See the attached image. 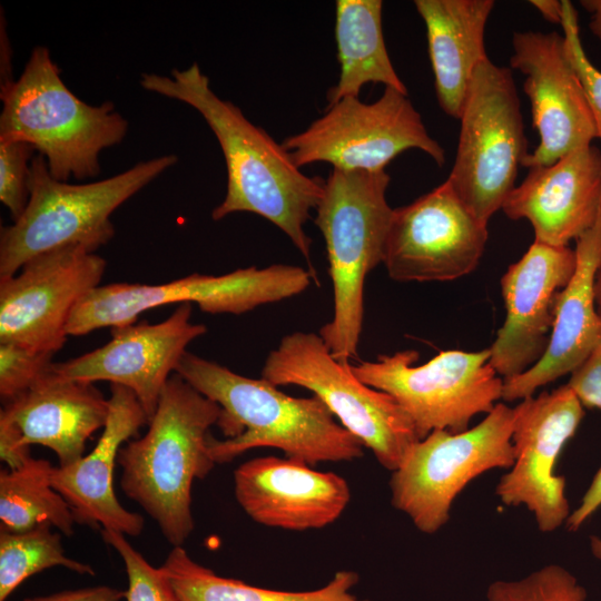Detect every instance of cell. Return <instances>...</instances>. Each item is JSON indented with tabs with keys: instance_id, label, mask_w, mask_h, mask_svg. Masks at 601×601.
Here are the masks:
<instances>
[{
	"instance_id": "44dd1931",
	"label": "cell",
	"mask_w": 601,
	"mask_h": 601,
	"mask_svg": "<svg viewBox=\"0 0 601 601\" xmlns=\"http://www.w3.org/2000/svg\"><path fill=\"white\" fill-rule=\"evenodd\" d=\"M502 210L512 220L526 219L534 240L569 246L601 213V150L589 145L551 165L529 168Z\"/></svg>"
},
{
	"instance_id": "f546056e",
	"label": "cell",
	"mask_w": 601,
	"mask_h": 601,
	"mask_svg": "<svg viewBox=\"0 0 601 601\" xmlns=\"http://www.w3.org/2000/svg\"><path fill=\"white\" fill-rule=\"evenodd\" d=\"M100 533L125 563L128 578L126 601H180L160 569L154 568L125 534L109 529H101Z\"/></svg>"
},
{
	"instance_id": "4316f807",
	"label": "cell",
	"mask_w": 601,
	"mask_h": 601,
	"mask_svg": "<svg viewBox=\"0 0 601 601\" xmlns=\"http://www.w3.org/2000/svg\"><path fill=\"white\" fill-rule=\"evenodd\" d=\"M52 467L48 460L30 456L18 467L0 471L1 532L50 526L72 535L73 514L51 484Z\"/></svg>"
},
{
	"instance_id": "d6986e66",
	"label": "cell",
	"mask_w": 601,
	"mask_h": 601,
	"mask_svg": "<svg viewBox=\"0 0 601 601\" xmlns=\"http://www.w3.org/2000/svg\"><path fill=\"white\" fill-rule=\"evenodd\" d=\"M575 266L574 249L534 240L502 276L505 319L489 349L491 364L504 381L524 373L544 355L556 297Z\"/></svg>"
},
{
	"instance_id": "277c9868",
	"label": "cell",
	"mask_w": 601,
	"mask_h": 601,
	"mask_svg": "<svg viewBox=\"0 0 601 601\" xmlns=\"http://www.w3.org/2000/svg\"><path fill=\"white\" fill-rule=\"evenodd\" d=\"M0 98V140L31 144L60 181L97 176L100 152L128 130L112 102L91 106L67 88L46 47L32 50L20 77L1 86Z\"/></svg>"
},
{
	"instance_id": "7c38bea8",
	"label": "cell",
	"mask_w": 601,
	"mask_h": 601,
	"mask_svg": "<svg viewBox=\"0 0 601 601\" xmlns=\"http://www.w3.org/2000/svg\"><path fill=\"white\" fill-rule=\"evenodd\" d=\"M282 145L298 168L325 161L342 170L380 171L413 148L440 167L446 157L407 95L391 87L374 102L345 97L328 105L323 116Z\"/></svg>"
},
{
	"instance_id": "ffe728a7",
	"label": "cell",
	"mask_w": 601,
	"mask_h": 601,
	"mask_svg": "<svg viewBox=\"0 0 601 601\" xmlns=\"http://www.w3.org/2000/svg\"><path fill=\"white\" fill-rule=\"evenodd\" d=\"M235 497L256 523L287 531L325 528L345 511L351 490L333 472L277 456L248 460L234 471Z\"/></svg>"
},
{
	"instance_id": "e0dca14e",
	"label": "cell",
	"mask_w": 601,
	"mask_h": 601,
	"mask_svg": "<svg viewBox=\"0 0 601 601\" xmlns=\"http://www.w3.org/2000/svg\"><path fill=\"white\" fill-rule=\"evenodd\" d=\"M109 398L93 383L67 380L50 371L0 411V457L8 469L21 465L31 445L50 449L59 466L85 454L109 416Z\"/></svg>"
},
{
	"instance_id": "7402d4cb",
	"label": "cell",
	"mask_w": 601,
	"mask_h": 601,
	"mask_svg": "<svg viewBox=\"0 0 601 601\" xmlns=\"http://www.w3.org/2000/svg\"><path fill=\"white\" fill-rule=\"evenodd\" d=\"M110 412L93 450L66 466H53L51 484L69 504L75 522L138 536L144 518L126 510L114 489V470L122 443L148 424L136 395L127 387L110 384Z\"/></svg>"
},
{
	"instance_id": "d590c367",
	"label": "cell",
	"mask_w": 601,
	"mask_h": 601,
	"mask_svg": "<svg viewBox=\"0 0 601 601\" xmlns=\"http://www.w3.org/2000/svg\"><path fill=\"white\" fill-rule=\"evenodd\" d=\"M601 506V466L592 479L591 484L582 496L579 506L570 513L565 524L571 532L581 525Z\"/></svg>"
},
{
	"instance_id": "8d00e7d4",
	"label": "cell",
	"mask_w": 601,
	"mask_h": 601,
	"mask_svg": "<svg viewBox=\"0 0 601 601\" xmlns=\"http://www.w3.org/2000/svg\"><path fill=\"white\" fill-rule=\"evenodd\" d=\"M530 3L546 21L561 26L563 17L562 0H531Z\"/></svg>"
},
{
	"instance_id": "836d02e7",
	"label": "cell",
	"mask_w": 601,
	"mask_h": 601,
	"mask_svg": "<svg viewBox=\"0 0 601 601\" xmlns=\"http://www.w3.org/2000/svg\"><path fill=\"white\" fill-rule=\"evenodd\" d=\"M566 385L583 407L601 410V339L571 373Z\"/></svg>"
},
{
	"instance_id": "52a82bcc",
	"label": "cell",
	"mask_w": 601,
	"mask_h": 601,
	"mask_svg": "<svg viewBox=\"0 0 601 601\" xmlns=\"http://www.w3.org/2000/svg\"><path fill=\"white\" fill-rule=\"evenodd\" d=\"M262 377L275 386L309 390L341 425L394 472L420 441L415 426L390 394L359 381L349 363L337 361L319 334L294 332L267 355Z\"/></svg>"
},
{
	"instance_id": "1f68e13d",
	"label": "cell",
	"mask_w": 601,
	"mask_h": 601,
	"mask_svg": "<svg viewBox=\"0 0 601 601\" xmlns=\"http://www.w3.org/2000/svg\"><path fill=\"white\" fill-rule=\"evenodd\" d=\"M35 147L22 140H0V200L17 220L30 197L29 184Z\"/></svg>"
},
{
	"instance_id": "ac0fdd59",
	"label": "cell",
	"mask_w": 601,
	"mask_h": 601,
	"mask_svg": "<svg viewBox=\"0 0 601 601\" xmlns=\"http://www.w3.org/2000/svg\"><path fill=\"white\" fill-rule=\"evenodd\" d=\"M191 313L190 303H184L160 323L142 321L112 327L111 339L105 345L78 357L53 363L52 372L67 380L105 381L129 388L149 423L187 346L207 332L206 325L190 322Z\"/></svg>"
},
{
	"instance_id": "484cf974",
	"label": "cell",
	"mask_w": 601,
	"mask_h": 601,
	"mask_svg": "<svg viewBox=\"0 0 601 601\" xmlns=\"http://www.w3.org/2000/svg\"><path fill=\"white\" fill-rule=\"evenodd\" d=\"M159 569L180 601H370L351 593L359 581L351 570L337 571L319 589L274 590L218 575L194 561L183 546H174Z\"/></svg>"
},
{
	"instance_id": "30bf717a",
	"label": "cell",
	"mask_w": 601,
	"mask_h": 601,
	"mask_svg": "<svg viewBox=\"0 0 601 601\" xmlns=\"http://www.w3.org/2000/svg\"><path fill=\"white\" fill-rule=\"evenodd\" d=\"M316 279L299 266L274 264L250 266L223 275L194 273L164 284L111 283L89 292L73 308L68 336L87 335L102 327H121L137 322L151 308L168 304L196 303L209 314L249 312L303 293Z\"/></svg>"
},
{
	"instance_id": "ba28073f",
	"label": "cell",
	"mask_w": 601,
	"mask_h": 601,
	"mask_svg": "<svg viewBox=\"0 0 601 601\" xmlns=\"http://www.w3.org/2000/svg\"><path fill=\"white\" fill-rule=\"evenodd\" d=\"M459 120L456 156L447 180L470 211L489 225L514 189L529 154L512 70L490 59L482 62L469 83Z\"/></svg>"
},
{
	"instance_id": "8992f818",
	"label": "cell",
	"mask_w": 601,
	"mask_h": 601,
	"mask_svg": "<svg viewBox=\"0 0 601 601\" xmlns=\"http://www.w3.org/2000/svg\"><path fill=\"white\" fill-rule=\"evenodd\" d=\"M176 155L141 161L126 171L89 184L55 179L46 159L31 162L30 197L21 216L0 234V279L16 275L31 258L65 246L95 252L115 234L112 213L174 166Z\"/></svg>"
},
{
	"instance_id": "e575fe53",
	"label": "cell",
	"mask_w": 601,
	"mask_h": 601,
	"mask_svg": "<svg viewBox=\"0 0 601 601\" xmlns=\"http://www.w3.org/2000/svg\"><path fill=\"white\" fill-rule=\"evenodd\" d=\"M122 599H125V591L108 585H97L27 598L23 601H121Z\"/></svg>"
},
{
	"instance_id": "6da1fadb",
	"label": "cell",
	"mask_w": 601,
	"mask_h": 601,
	"mask_svg": "<svg viewBox=\"0 0 601 601\" xmlns=\"http://www.w3.org/2000/svg\"><path fill=\"white\" fill-rule=\"evenodd\" d=\"M140 85L191 106L215 134L226 162L227 189L211 218L220 220L239 211L264 217L286 234L315 275L312 239L304 225L323 197L325 180L302 173L283 145L250 122L233 102L219 98L196 62L171 70L170 76L144 73Z\"/></svg>"
},
{
	"instance_id": "f1b7e54d",
	"label": "cell",
	"mask_w": 601,
	"mask_h": 601,
	"mask_svg": "<svg viewBox=\"0 0 601 601\" xmlns=\"http://www.w3.org/2000/svg\"><path fill=\"white\" fill-rule=\"evenodd\" d=\"M585 588L565 568L542 566L519 580H497L486 590V601H585Z\"/></svg>"
},
{
	"instance_id": "f35d334b",
	"label": "cell",
	"mask_w": 601,
	"mask_h": 601,
	"mask_svg": "<svg viewBox=\"0 0 601 601\" xmlns=\"http://www.w3.org/2000/svg\"><path fill=\"white\" fill-rule=\"evenodd\" d=\"M594 296H595L597 311L601 317V266L595 276Z\"/></svg>"
},
{
	"instance_id": "83f0119b",
	"label": "cell",
	"mask_w": 601,
	"mask_h": 601,
	"mask_svg": "<svg viewBox=\"0 0 601 601\" xmlns=\"http://www.w3.org/2000/svg\"><path fill=\"white\" fill-rule=\"evenodd\" d=\"M57 565L79 574H95L91 565L65 554L60 533L50 526L0 531V601H6L31 575Z\"/></svg>"
},
{
	"instance_id": "d4e9b609",
	"label": "cell",
	"mask_w": 601,
	"mask_h": 601,
	"mask_svg": "<svg viewBox=\"0 0 601 601\" xmlns=\"http://www.w3.org/2000/svg\"><path fill=\"white\" fill-rule=\"evenodd\" d=\"M382 9L381 0L336 1L335 40L341 72L337 85L328 91V105L358 97L370 82L407 95L385 46Z\"/></svg>"
},
{
	"instance_id": "d6a6232c",
	"label": "cell",
	"mask_w": 601,
	"mask_h": 601,
	"mask_svg": "<svg viewBox=\"0 0 601 601\" xmlns=\"http://www.w3.org/2000/svg\"><path fill=\"white\" fill-rule=\"evenodd\" d=\"M562 3L563 17L561 27L568 55L582 82L594 120L597 138L601 140V70L590 61L584 51L575 8L568 0H562Z\"/></svg>"
},
{
	"instance_id": "5b68a950",
	"label": "cell",
	"mask_w": 601,
	"mask_h": 601,
	"mask_svg": "<svg viewBox=\"0 0 601 601\" xmlns=\"http://www.w3.org/2000/svg\"><path fill=\"white\" fill-rule=\"evenodd\" d=\"M390 180L385 170L333 168L315 209L314 223L326 244L334 300L333 317L318 334L342 363H349L357 354L365 278L383 263L393 214L386 200Z\"/></svg>"
},
{
	"instance_id": "7a4b0ae2",
	"label": "cell",
	"mask_w": 601,
	"mask_h": 601,
	"mask_svg": "<svg viewBox=\"0 0 601 601\" xmlns=\"http://www.w3.org/2000/svg\"><path fill=\"white\" fill-rule=\"evenodd\" d=\"M176 373L220 407L216 426L226 439H208L215 464L229 463L258 447L278 449L311 466L351 462L364 454L361 441L315 395L289 396L263 377L239 375L189 352Z\"/></svg>"
},
{
	"instance_id": "3957f363",
	"label": "cell",
	"mask_w": 601,
	"mask_h": 601,
	"mask_svg": "<svg viewBox=\"0 0 601 601\" xmlns=\"http://www.w3.org/2000/svg\"><path fill=\"white\" fill-rule=\"evenodd\" d=\"M219 414L218 404L175 373L146 434L119 451L124 493L158 524L173 546H183L194 531L191 487L215 466L208 439Z\"/></svg>"
},
{
	"instance_id": "74e56055",
	"label": "cell",
	"mask_w": 601,
	"mask_h": 601,
	"mask_svg": "<svg viewBox=\"0 0 601 601\" xmlns=\"http://www.w3.org/2000/svg\"><path fill=\"white\" fill-rule=\"evenodd\" d=\"M580 4L590 14L591 32L601 40V0H582Z\"/></svg>"
},
{
	"instance_id": "ab89813d",
	"label": "cell",
	"mask_w": 601,
	"mask_h": 601,
	"mask_svg": "<svg viewBox=\"0 0 601 601\" xmlns=\"http://www.w3.org/2000/svg\"><path fill=\"white\" fill-rule=\"evenodd\" d=\"M590 545L593 555L601 560V539L594 535L591 536Z\"/></svg>"
},
{
	"instance_id": "4dcf8cb0",
	"label": "cell",
	"mask_w": 601,
	"mask_h": 601,
	"mask_svg": "<svg viewBox=\"0 0 601 601\" xmlns=\"http://www.w3.org/2000/svg\"><path fill=\"white\" fill-rule=\"evenodd\" d=\"M55 354L0 342V397L3 404L29 390L47 374Z\"/></svg>"
},
{
	"instance_id": "2e32d148",
	"label": "cell",
	"mask_w": 601,
	"mask_h": 601,
	"mask_svg": "<svg viewBox=\"0 0 601 601\" xmlns=\"http://www.w3.org/2000/svg\"><path fill=\"white\" fill-rule=\"evenodd\" d=\"M510 65L525 76L532 125L539 145L522 166H546L591 145L597 138L592 112L580 77L558 32L515 31Z\"/></svg>"
},
{
	"instance_id": "4fadbf2b",
	"label": "cell",
	"mask_w": 601,
	"mask_h": 601,
	"mask_svg": "<svg viewBox=\"0 0 601 601\" xmlns=\"http://www.w3.org/2000/svg\"><path fill=\"white\" fill-rule=\"evenodd\" d=\"M486 224L463 204L450 181L393 209L383 254L397 282H449L472 273L489 238Z\"/></svg>"
},
{
	"instance_id": "8fae6325",
	"label": "cell",
	"mask_w": 601,
	"mask_h": 601,
	"mask_svg": "<svg viewBox=\"0 0 601 601\" xmlns=\"http://www.w3.org/2000/svg\"><path fill=\"white\" fill-rule=\"evenodd\" d=\"M512 428L513 407L496 403L474 427L461 433L431 432L392 472V505L422 533H436L447 523L455 499L471 481L513 465Z\"/></svg>"
},
{
	"instance_id": "9a60e30c",
	"label": "cell",
	"mask_w": 601,
	"mask_h": 601,
	"mask_svg": "<svg viewBox=\"0 0 601 601\" xmlns=\"http://www.w3.org/2000/svg\"><path fill=\"white\" fill-rule=\"evenodd\" d=\"M106 266L95 252L72 245L40 254L0 279V342L56 354L73 308L100 286Z\"/></svg>"
},
{
	"instance_id": "603a6c76",
	"label": "cell",
	"mask_w": 601,
	"mask_h": 601,
	"mask_svg": "<svg viewBox=\"0 0 601 601\" xmlns=\"http://www.w3.org/2000/svg\"><path fill=\"white\" fill-rule=\"evenodd\" d=\"M575 270L559 293L549 346L542 358L524 373L504 381L502 400L532 396L556 378L571 374L601 339L594 282L601 266V213L595 224L575 240Z\"/></svg>"
},
{
	"instance_id": "cb8c5ba5",
	"label": "cell",
	"mask_w": 601,
	"mask_h": 601,
	"mask_svg": "<svg viewBox=\"0 0 601 601\" xmlns=\"http://www.w3.org/2000/svg\"><path fill=\"white\" fill-rule=\"evenodd\" d=\"M493 0H415L427 36L436 98L442 110L460 118L475 69L489 59L484 32Z\"/></svg>"
},
{
	"instance_id": "9c48e42d",
	"label": "cell",
	"mask_w": 601,
	"mask_h": 601,
	"mask_svg": "<svg viewBox=\"0 0 601 601\" xmlns=\"http://www.w3.org/2000/svg\"><path fill=\"white\" fill-rule=\"evenodd\" d=\"M417 359V351L404 349L351 364V370L364 384L395 398L420 440L435 430L466 431L474 416L487 414L502 398L504 380L492 366L489 348L442 351L414 365Z\"/></svg>"
},
{
	"instance_id": "5bb4252c",
	"label": "cell",
	"mask_w": 601,
	"mask_h": 601,
	"mask_svg": "<svg viewBox=\"0 0 601 601\" xmlns=\"http://www.w3.org/2000/svg\"><path fill=\"white\" fill-rule=\"evenodd\" d=\"M583 416L581 402L566 384L513 407L514 462L495 493L508 506L524 505L543 533L555 531L570 515L565 479L554 474V465Z\"/></svg>"
}]
</instances>
